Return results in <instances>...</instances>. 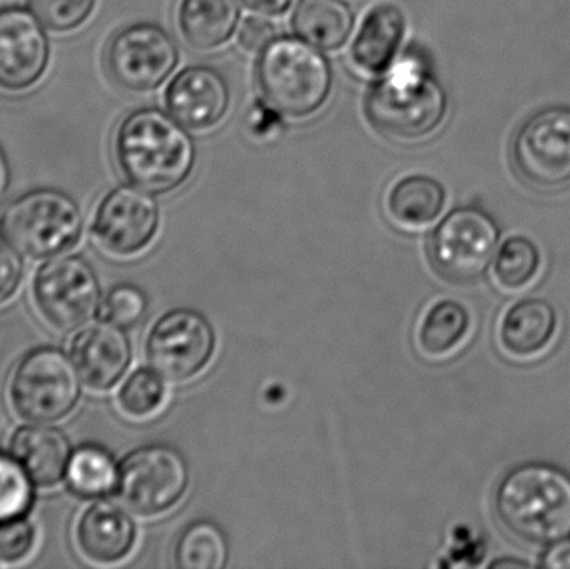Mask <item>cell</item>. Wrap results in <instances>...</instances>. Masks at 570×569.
<instances>
[{
    "label": "cell",
    "mask_w": 570,
    "mask_h": 569,
    "mask_svg": "<svg viewBox=\"0 0 570 569\" xmlns=\"http://www.w3.org/2000/svg\"><path fill=\"white\" fill-rule=\"evenodd\" d=\"M354 12L344 0H298L292 27L301 39L321 50H337L347 42Z\"/></svg>",
    "instance_id": "cb8c5ba5"
},
{
    "label": "cell",
    "mask_w": 570,
    "mask_h": 569,
    "mask_svg": "<svg viewBox=\"0 0 570 569\" xmlns=\"http://www.w3.org/2000/svg\"><path fill=\"white\" fill-rule=\"evenodd\" d=\"M539 565L548 569H570V537L548 547Z\"/></svg>",
    "instance_id": "e575fe53"
},
{
    "label": "cell",
    "mask_w": 570,
    "mask_h": 569,
    "mask_svg": "<svg viewBox=\"0 0 570 569\" xmlns=\"http://www.w3.org/2000/svg\"><path fill=\"white\" fill-rule=\"evenodd\" d=\"M159 224L160 210L153 194L124 184L100 200L90 233L104 253L126 259L154 243Z\"/></svg>",
    "instance_id": "4fadbf2b"
},
{
    "label": "cell",
    "mask_w": 570,
    "mask_h": 569,
    "mask_svg": "<svg viewBox=\"0 0 570 569\" xmlns=\"http://www.w3.org/2000/svg\"><path fill=\"white\" fill-rule=\"evenodd\" d=\"M147 303L146 293L134 284H117L107 294L102 303V314L106 320L114 321L122 327H132L146 316Z\"/></svg>",
    "instance_id": "4dcf8cb0"
},
{
    "label": "cell",
    "mask_w": 570,
    "mask_h": 569,
    "mask_svg": "<svg viewBox=\"0 0 570 569\" xmlns=\"http://www.w3.org/2000/svg\"><path fill=\"white\" fill-rule=\"evenodd\" d=\"M217 337L213 324L194 310H174L156 321L147 337V356L159 373L174 383H187L204 373Z\"/></svg>",
    "instance_id": "7c38bea8"
},
{
    "label": "cell",
    "mask_w": 570,
    "mask_h": 569,
    "mask_svg": "<svg viewBox=\"0 0 570 569\" xmlns=\"http://www.w3.org/2000/svg\"><path fill=\"white\" fill-rule=\"evenodd\" d=\"M179 63V47L153 22H136L114 33L107 43L106 67L124 89L149 92L163 86Z\"/></svg>",
    "instance_id": "8fae6325"
},
{
    "label": "cell",
    "mask_w": 570,
    "mask_h": 569,
    "mask_svg": "<svg viewBox=\"0 0 570 569\" xmlns=\"http://www.w3.org/2000/svg\"><path fill=\"white\" fill-rule=\"evenodd\" d=\"M0 230L10 244L32 259L69 253L83 230L80 207L59 189H36L17 197L0 217Z\"/></svg>",
    "instance_id": "5b68a950"
},
{
    "label": "cell",
    "mask_w": 570,
    "mask_h": 569,
    "mask_svg": "<svg viewBox=\"0 0 570 569\" xmlns=\"http://www.w3.org/2000/svg\"><path fill=\"white\" fill-rule=\"evenodd\" d=\"M37 530L27 517L0 523V563L26 560L36 547Z\"/></svg>",
    "instance_id": "1f68e13d"
},
{
    "label": "cell",
    "mask_w": 570,
    "mask_h": 569,
    "mask_svg": "<svg viewBox=\"0 0 570 569\" xmlns=\"http://www.w3.org/2000/svg\"><path fill=\"white\" fill-rule=\"evenodd\" d=\"M82 386V377L69 354L59 347H37L13 370L10 404L27 423H59L76 410Z\"/></svg>",
    "instance_id": "8992f818"
},
{
    "label": "cell",
    "mask_w": 570,
    "mask_h": 569,
    "mask_svg": "<svg viewBox=\"0 0 570 569\" xmlns=\"http://www.w3.org/2000/svg\"><path fill=\"white\" fill-rule=\"evenodd\" d=\"M167 381L154 366L132 371L117 393V406L129 420H153L169 401Z\"/></svg>",
    "instance_id": "4316f807"
},
{
    "label": "cell",
    "mask_w": 570,
    "mask_h": 569,
    "mask_svg": "<svg viewBox=\"0 0 570 569\" xmlns=\"http://www.w3.org/2000/svg\"><path fill=\"white\" fill-rule=\"evenodd\" d=\"M27 3L33 16L52 32L77 29L96 7V0H27Z\"/></svg>",
    "instance_id": "f546056e"
},
{
    "label": "cell",
    "mask_w": 570,
    "mask_h": 569,
    "mask_svg": "<svg viewBox=\"0 0 570 569\" xmlns=\"http://www.w3.org/2000/svg\"><path fill=\"white\" fill-rule=\"evenodd\" d=\"M10 186V166L9 160H7L6 153H3L2 147H0V200L6 196L7 190H9Z\"/></svg>",
    "instance_id": "8d00e7d4"
},
{
    "label": "cell",
    "mask_w": 570,
    "mask_h": 569,
    "mask_svg": "<svg viewBox=\"0 0 570 569\" xmlns=\"http://www.w3.org/2000/svg\"><path fill=\"white\" fill-rule=\"evenodd\" d=\"M174 561L183 569H223L229 563L226 534L213 521L189 524L177 540Z\"/></svg>",
    "instance_id": "484cf974"
},
{
    "label": "cell",
    "mask_w": 570,
    "mask_h": 569,
    "mask_svg": "<svg viewBox=\"0 0 570 569\" xmlns=\"http://www.w3.org/2000/svg\"><path fill=\"white\" fill-rule=\"evenodd\" d=\"M448 194L434 177L411 174L392 184L385 199L389 216L405 229H422L439 219Z\"/></svg>",
    "instance_id": "44dd1931"
},
{
    "label": "cell",
    "mask_w": 570,
    "mask_h": 569,
    "mask_svg": "<svg viewBox=\"0 0 570 569\" xmlns=\"http://www.w3.org/2000/svg\"><path fill=\"white\" fill-rule=\"evenodd\" d=\"M239 17L237 0H183L179 29L194 49H219L236 32Z\"/></svg>",
    "instance_id": "603a6c76"
},
{
    "label": "cell",
    "mask_w": 570,
    "mask_h": 569,
    "mask_svg": "<svg viewBox=\"0 0 570 569\" xmlns=\"http://www.w3.org/2000/svg\"><path fill=\"white\" fill-rule=\"evenodd\" d=\"M36 487L17 458L0 451V523L29 514L36 500Z\"/></svg>",
    "instance_id": "f1b7e54d"
},
{
    "label": "cell",
    "mask_w": 570,
    "mask_h": 569,
    "mask_svg": "<svg viewBox=\"0 0 570 569\" xmlns=\"http://www.w3.org/2000/svg\"><path fill=\"white\" fill-rule=\"evenodd\" d=\"M77 547L87 560L114 565L126 560L137 543L132 511L116 501H94L77 521Z\"/></svg>",
    "instance_id": "e0dca14e"
},
{
    "label": "cell",
    "mask_w": 570,
    "mask_h": 569,
    "mask_svg": "<svg viewBox=\"0 0 570 569\" xmlns=\"http://www.w3.org/2000/svg\"><path fill=\"white\" fill-rule=\"evenodd\" d=\"M365 117L389 139H424L444 122L449 97L431 63L419 52H405L379 77L365 97Z\"/></svg>",
    "instance_id": "7a4b0ae2"
},
{
    "label": "cell",
    "mask_w": 570,
    "mask_h": 569,
    "mask_svg": "<svg viewBox=\"0 0 570 569\" xmlns=\"http://www.w3.org/2000/svg\"><path fill=\"white\" fill-rule=\"evenodd\" d=\"M472 316L464 304L441 300L431 304L417 327V347L428 360L454 356L471 336Z\"/></svg>",
    "instance_id": "7402d4cb"
},
{
    "label": "cell",
    "mask_w": 570,
    "mask_h": 569,
    "mask_svg": "<svg viewBox=\"0 0 570 569\" xmlns=\"http://www.w3.org/2000/svg\"><path fill=\"white\" fill-rule=\"evenodd\" d=\"M405 16L394 3L375 6L362 20L348 60L357 72L381 77L391 69L404 40Z\"/></svg>",
    "instance_id": "d6986e66"
},
{
    "label": "cell",
    "mask_w": 570,
    "mask_h": 569,
    "mask_svg": "<svg viewBox=\"0 0 570 569\" xmlns=\"http://www.w3.org/2000/svg\"><path fill=\"white\" fill-rule=\"evenodd\" d=\"M508 567H528V563H524V561H495V563H492V568H508Z\"/></svg>",
    "instance_id": "74e56055"
},
{
    "label": "cell",
    "mask_w": 570,
    "mask_h": 569,
    "mask_svg": "<svg viewBox=\"0 0 570 569\" xmlns=\"http://www.w3.org/2000/svg\"><path fill=\"white\" fill-rule=\"evenodd\" d=\"M46 27L22 7L0 9V87L12 92L30 89L49 63Z\"/></svg>",
    "instance_id": "5bb4252c"
},
{
    "label": "cell",
    "mask_w": 570,
    "mask_h": 569,
    "mask_svg": "<svg viewBox=\"0 0 570 569\" xmlns=\"http://www.w3.org/2000/svg\"><path fill=\"white\" fill-rule=\"evenodd\" d=\"M256 72L264 99L295 119L317 112L334 82L327 57L301 37H274L261 50Z\"/></svg>",
    "instance_id": "277c9868"
},
{
    "label": "cell",
    "mask_w": 570,
    "mask_h": 569,
    "mask_svg": "<svg viewBox=\"0 0 570 569\" xmlns=\"http://www.w3.org/2000/svg\"><path fill=\"white\" fill-rule=\"evenodd\" d=\"M276 37V27L269 20L249 17L239 30V43L247 50H263Z\"/></svg>",
    "instance_id": "836d02e7"
},
{
    "label": "cell",
    "mask_w": 570,
    "mask_h": 569,
    "mask_svg": "<svg viewBox=\"0 0 570 569\" xmlns=\"http://www.w3.org/2000/svg\"><path fill=\"white\" fill-rule=\"evenodd\" d=\"M501 241L494 217L474 206L458 207L435 227L429 257L449 283L472 284L488 273Z\"/></svg>",
    "instance_id": "52a82bcc"
},
{
    "label": "cell",
    "mask_w": 570,
    "mask_h": 569,
    "mask_svg": "<svg viewBox=\"0 0 570 569\" xmlns=\"http://www.w3.org/2000/svg\"><path fill=\"white\" fill-rule=\"evenodd\" d=\"M23 279V256L6 237H0V304L7 303Z\"/></svg>",
    "instance_id": "d6a6232c"
},
{
    "label": "cell",
    "mask_w": 570,
    "mask_h": 569,
    "mask_svg": "<svg viewBox=\"0 0 570 569\" xmlns=\"http://www.w3.org/2000/svg\"><path fill=\"white\" fill-rule=\"evenodd\" d=\"M33 303L49 326L72 333L102 307L99 277L89 261L72 254L47 259L33 277Z\"/></svg>",
    "instance_id": "9c48e42d"
},
{
    "label": "cell",
    "mask_w": 570,
    "mask_h": 569,
    "mask_svg": "<svg viewBox=\"0 0 570 569\" xmlns=\"http://www.w3.org/2000/svg\"><path fill=\"white\" fill-rule=\"evenodd\" d=\"M70 357L87 390L107 393L126 376L132 363V344L126 327L100 317L76 331Z\"/></svg>",
    "instance_id": "9a60e30c"
},
{
    "label": "cell",
    "mask_w": 570,
    "mask_h": 569,
    "mask_svg": "<svg viewBox=\"0 0 570 569\" xmlns=\"http://www.w3.org/2000/svg\"><path fill=\"white\" fill-rule=\"evenodd\" d=\"M558 326V311L549 301L539 297L518 301L501 317L499 346L511 360H535L551 347Z\"/></svg>",
    "instance_id": "ac0fdd59"
},
{
    "label": "cell",
    "mask_w": 570,
    "mask_h": 569,
    "mask_svg": "<svg viewBox=\"0 0 570 569\" xmlns=\"http://www.w3.org/2000/svg\"><path fill=\"white\" fill-rule=\"evenodd\" d=\"M226 77L209 66H193L174 77L166 90L169 112L186 129L204 133L216 127L230 109Z\"/></svg>",
    "instance_id": "2e32d148"
},
{
    "label": "cell",
    "mask_w": 570,
    "mask_h": 569,
    "mask_svg": "<svg viewBox=\"0 0 570 569\" xmlns=\"http://www.w3.org/2000/svg\"><path fill=\"white\" fill-rule=\"evenodd\" d=\"M541 267V251L525 236L505 239L492 261L495 284L504 291H522L531 286Z\"/></svg>",
    "instance_id": "83f0119b"
},
{
    "label": "cell",
    "mask_w": 570,
    "mask_h": 569,
    "mask_svg": "<svg viewBox=\"0 0 570 569\" xmlns=\"http://www.w3.org/2000/svg\"><path fill=\"white\" fill-rule=\"evenodd\" d=\"M189 484V464L180 451L167 444H147L124 458L116 493L137 517L156 518L174 510Z\"/></svg>",
    "instance_id": "ba28073f"
},
{
    "label": "cell",
    "mask_w": 570,
    "mask_h": 569,
    "mask_svg": "<svg viewBox=\"0 0 570 569\" xmlns=\"http://www.w3.org/2000/svg\"><path fill=\"white\" fill-rule=\"evenodd\" d=\"M494 510L509 533L551 547L570 537V474L548 463L512 468L494 494Z\"/></svg>",
    "instance_id": "3957f363"
},
{
    "label": "cell",
    "mask_w": 570,
    "mask_h": 569,
    "mask_svg": "<svg viewBox=\"0 0 570 569\" xmlns=\"http://www.w3.org/2000/svg\"><path fill=\"white\" fill-rule=\"evenodd\" d=\"M512 160L519 176L535 189L568 187L570 107H546L529 117L512 140Z\"/></svg>",
    "instance_id": "30bf717a"
},
{
    "label": "cell",
    "mask_w": 570,
    "mask_h": 569,
    "mask_svg": "<svg viewBox=\"0 0 570 569\" xmlns=\"http://www.w3.org/2000/svg\"><path fill=\"white\" fill-rule=\"evenodd\" d=\"M120 464L97 444H83L72 451L66 484L77 497L99 500L117 490Z\"/></svg>",
    "instance_id": "d4e9b609"
},
{
    "label": "cell",
    "mask_w": 570,
    "mask_h": 569,
    "mask_svg": "<svg viewBox=\"0 0 570 569\" xmlns=\"http://www.w3.org/2000/svg\"><path fill=\"white\" fill-rule=\"evenodd\" d=\"M72 451L69 438L52 424H26L10 440V453L40 488H53L66 480Z\"/></svg>",
    "instance_id": "ffe728a7"
},
{
    "label": "cell",
    "mask_w": 570,
    "mask_h": 569,
    "mask_svg": "<svg viewBox=\"0 0 570 569\" xmlns=\"http://www.w3.org/2000/svg\"><path fill=\"white\" fill-rule=\"evenodd\" d=\"M240 3L253 12L277 17L291 9L292 0H240Z\"/></svg>",
    "instance_id": "d590c367"
},
{
    "label": "cell",
    "mask_w": 570,
    "mask_h": 569,
    "mask_svg": "<svg viewBox=\"0 0 570 569\" xmlns=\"http://www.w3.org/2000/svg\"><path fill=\"white\" fill-rule=\"evenodd\" d=\"M114 153L124 176L150 194L183 186L196 166V144L186 127L157 107L132 110L120 120Z\"/></svg>",
    "instance_id": "6da1fadb"
}]
</instances>
